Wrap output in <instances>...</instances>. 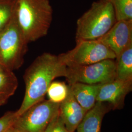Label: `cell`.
Returning <instances> with one entry per match:
<instances>
[{
	"label": "cell",
	"mask_w": 132,
	"mask_h": 132,
	"mask_svg": "<svg viewBox=\"0 0 132 132\" xmlns=\"http://www.w3.org/2000/svg\"><path fill=\"white\" fill-rule=\"evenodd\" d=\"M67 67L59 54L44 52L37 57L24 72L25 94L20 107L15 112L16 116L44 99L53 81L57 77H66Z\"/></svg>",
	"instance_id": "cell-1"
},
{
	"label": "cell",
	"mask_w": 132,
	"mask_h": 132,
	"mask_svg": "<svg viewBox=\"0 0 132 132\" xmlns=\"http://www.w3.org/2000/svg\"><path fill=\"white\" fill-rule=\"evenodd\" d=\"M16 17L26 42L46 36L52 23L53 9L50 0H17Z\"/></svg>",
	"instance_id": "cell-2"
},
{
	"label": "cell",
	"mask_w": 132,
	"mask_h": 132,
	"mask_svg": "<svg viewBox=\"0 0 132 132\" xmlns=\"http://www.w3.org/2000/svg\"><path fill=\"white\" fill-rule=\"evenodd\" d=\"M117 22L110 0L94 2L77 21L76 43L98 39L107 33Z\"/></svg>",
	"instance_id": "cell-3"
},
{
	"label": "cell",
	"mask_w": 132,
	"mask_h": 132,
	"mask_svg": "<svg viewBox=\"0 0 132 132\" xmlns=\"http://www.w3.org/2000/svg\"><path fill=\"white\" fill-rule=\"evenodd\" d=\"M28 45L18 23L16 13L0 33V64L11 71L19 69L24 64Z\"/></svg>",
	"instance_id": "cell-4"
},
{
	"label": "cell",
	"mask_w": 132,
	"mask_h": 132,
	"mask_svg": "<svg viewBox=\"0 0 132 132\" xmlns=\"http://www.w3.org/2000/svg\"><path fill=\"white\" fill-rule=\"evenodd\" d=\"M65 78L68 85L103 84L116 79V61L107 59L90 65L67 67Z\"/></svg>",
	"instance_id": "cell-5"
},
{
	"label": "cell",
	"mask_w": 132,
	"mask_h": 132,
	"mask_svg": "<svg viewBox=\"0 0 132 132\" xmlns=\"http://www.w3.org/2000/svg\"><path fill=\"white\" fill-rule=\"evenodd\" d=\"M67 67L87 65L107 59H114L116 56L108 47L98 40H83L76 43L73 49L59 54Z\"/></svg>",
	"instance_id": "cell-6"
},
{
	"label": "cell",
	"mask_w": 132,
	"mask_h": 132,
	"mask_svg": "<svg viewBox=\"0 0 132 132\" xmlns=\"http://www.w3.org/2000/svg\"><path fill=\"white\" fill-rule=\"evenodd\" d=\"M59 105L43 99L18 117L13 126L23 132H43L58 113Z\"/></svg>",
	"instance_id": "cell-7"
},
{
	"label": "cell",
	"mask_w": 132,
	"mask_h": 132,
	"mask_svg": "<svg viewBox=\"0 0 132 132\" xmlns=\"http://www.w3.org/2000/svg\"><path fill=\"white\" fill-rule=\"evenodd\" d=\"M132 90V80H118L101 85L96 98V102L107 104L112 110L121 109L124 105L126 95Z\"/></svg>",
	"instance_id": "cell-8"
},
{
	"label": "cell",
	"mask_w": 132,
	"mask_h": 132,
	"mask_svg": "<svg viewBox=\"0 0 132 132\" xmlns=\"http://www.w3.org/2000/svg\"><path fill=\"white\" fill-rule=\"evenodd\" d=\"M97 40L108 47L117 58L132 44V20L117 21L107 33Z\"/></svg>",
	"instance_id": "cell-9"
},
{
	"label": "cell",
	"mask_w": 132,
	"mask_h": 132,
	"mask_svg": "<svg viewBox=\"0 0 132 132\" xmlns=\"http://www.w3.org/2000/svg\"><path fill=\"white\" fill-rule=\"evenodd\" d=\"M87 112L77 102L69 89L67 98L60 104L59 108V114L68 130L76 132Z\"/></svg>",
	"instance_id": "cell-10"
},
{
	"label": "cell",
	"mask_w": 132,
	"mask_h": 132,
	"mask_svg": "<svg viewBox=\"0 0 132 132\" xmlns=\"http://www.w3.org/2000/svg\"><path fill=\"white\" fill-rule=\"evenodd\" d=\"M111 110L107 104L97 101L94 106L87 112L77 128L76 132H101L104 116Z\"/></svg>",
	"instance_id": "cell-11"
},
{
	"label": "cell",
	"mask_w": 132,
	"mask_h": 132,
	"mask_svg": "<svg viewBox=\"0 0 132 132\" xmlns=\"http://www.w3.org/2000/svg\"><path fill=\"white\" fill-rule=\"evenodd\" d=\"M101 85L75 83L68 85L69 89L77 102L88 111L96 103L97 94Z\"/></svg>",
	"instance_id": "cell-12"
},
{
	"label": "cell",
	"mask_w": 132,
	"mask_h": 132,
	"mask_svg": "<svg viewBox=\"0 0 132 132\" xmlns=\"http://www.w3.org/2000/svg\"><path fill=\"white\" fill-rule=\"evenodd\" d=\"M18 86V79L13 71L0 64V106L5 104L15 94Z\"/></svg>",
	"instance_id": "cell-13"
},
{
	"label": "cell",
	"mask_w": 132,
	"mask_h": 132,
	"mask_svg": "<svg viewBox=\"0 0 132 132\" xmlns=\"http://www.w3.org/2000/svg\"><path fill=\"white\" fill-rule=\"evenodd\" d=\"M116 79L132 80V44L116 58Z\"/></svg>",
	"instance_id": "cell-14"
},
{
	"label": "cell",
	"mask_w": 132,
	"mask_h": 132,
	"mask_svg": "<svg viewBox=\"0 0 132 132\" xmlns=\"http://www.w3.org/2000/svg\"><path fill=\"white\" fill-rule=\"evenodd\" d=\"M17 0H0V33L16 13Z\"/></svg>",
	"instance_id": "cell-15"
},
{
	"label": "cell",
	"mask_w": 132,
	"mask_h": 132,
	"mask_svg": "<svg viewBox=\"0 0 132 132\" xmlns=\"http://www.w3.org/2000/svg\"><path fill=\"white\" fill-rule=\"evenodd\" d=\"M69 92V85L64 82L53 81L47 92L48 100L53 103L60 104L66 99Z\"/></svg>",
	"instance_id": "cell-16"
},
{
	"label": "cell",
	"mask_w": 132,
	"mask_h": 132,
	"mask_svg": "<svg viewBox=\"0 0 132 132\" xmlns=\"http://www.w3.org/2000/svg\"><path fill=\"white\" fill-rule=\"evenodd\" d=\"M117 21L132 20V0H110Z\"/></svg>",
	"instance_id": "cell-17"
},
{
	"label": "cell",
	"mask_w": 132,
	"mask_h": 132,
	"mask_svg": "<svg viewBox=\"0 0 132 132\" xmlns=\"http://www.w3.org/2000/svg\"><path fill=\"white\" fill-rule=\"evenodd\" d=\"M17 117L15 112H7L0 118V132H8L15 122Z\"/></svg>",
	"instance_id": "cell-18"
},
{
	"label": "cell",
	"mask_w": 132,
	"mask_h": 132,
	"mask_svg": "<svg viewBox=\"0 0 132 132\" xmlns=\"http://www.w3.org/2000/svg\"><path fill=\"white\" fill-rule=\"evenodd\" d=\"M43 132H71L66 128L58 113L52 119Z\"/></svg>",
	"instance_id": "cell-19"
},
{
	"label": "cell",
	"mask_w": 132,
	"mask_h": 132,
	"mask_svg": "<svg viewBox=\"0 0 132 132\" xmlns=\"http://www.w3.org/2000/svg\"><path fill=\"white\" fill-rule=\"evenodd\" d=\"M8 132H23L20 130H19L18 129H17V128L14 127H13V126L9 130V131H8Z\"/></svg>",
	"instance_id": "cell-20"
}]
</instances>
